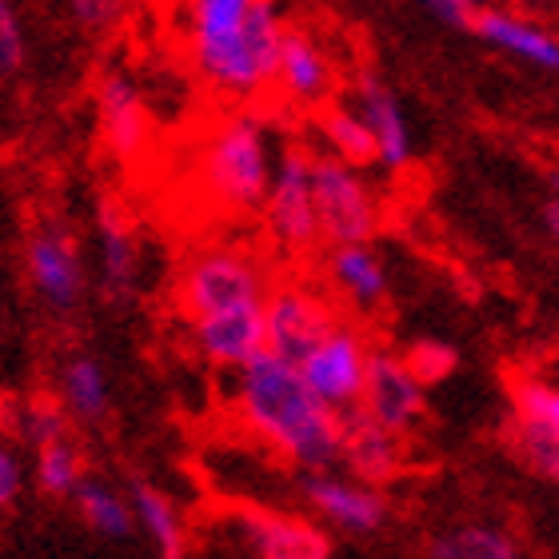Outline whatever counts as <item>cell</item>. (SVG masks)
Listing matches in <instances>:
<instances>
[{"label": "cell", "instance_id": "cell-1", "mask_svg": "<svg viewBox=\"0 0 559 559\" xmlns=\"http://www.w3.org/2000/svg\"><path fill=\"white\" fill-rule=\"evenodd\" d=\"M233 408L252 436L292 467H336L344 460V416L304 380L300 364L264 348L233 372Z\"/></svg>", "mask_w": 559, "mask_h": 559}, {"label": "cell", "instance_id": "cell-2", "mask_svg": "<svg viewBox=\"0 0 559 559\" xmlns=\"http://www.w3.org/2000/svg\"><path fill=\"white\" fill-rule=\"evenodd\" d=\"M188 60L224 100H257L276 84L288 21L280 0H180Z\"/></svg>", "mask_w": 559, "mask_h": 559}, {"label": "cell", "instance_id": "cell-3", "mask_svg": "<svg viewBox=\"0 0 559 559\" xmlns=\"http://www.w3.org/2000/svg\"><path fill=\"white\" fill-rule=\"evenodd\" d=\"M276 156L280 148L272 129L257 112H228L212 124L200 144V188L228 216H252L264 209Z\"/></svg>", "mask_w": 559, "mask_h": 559}, {"label": "cell", "instance_id": "cell-4", "mask_svg": "<svg viewBox=\"0 0 559 559\" xmlns=\"http://www.w3.org/2000/svg\"><path fill=\"white\" fill-rule=\"evenodd\" d=\"M269 276L260 269L257 257H248L245 248L212 245L192 252L176 280V300L188 312V320L221 308H240V304H264L269 300Z\"/></svg>", "mask_w": 559, "mask_h": 559}, {"label": "cell", "instance_id": "cell-5", "mask_svg": "<svg viewBox=\"0 0 559 559\" xmlns=\"http://www.w3.org/2000/svg\"><path fill=\"white\" fill-rule=\"evenodd\" d=\"M312 188L316 212H320V236L324 245H352V240H372L380 233V197L360 173V164H348L320 152L312 156Z\"/></svg>", "mask_w": 559, "mask_h": 559}, {"label": "cell", "instance_id": "cell-6", "mask_svg": "<svg viewBox=\"0 0 559 559\" xmlns=\"http://www.w3.org/2000/svg\"><path fill=\"white\" fill-rule=\"evenodd\" d=\"M300 496L320 524L348 539H368L384 532L388 515H392L380 484L352 476V472L344 476L336 467H304Z\"/></svg>", "mask_w": 559, "mask_h": 559}, {"label": "cell", "instance_id": "cell-7", "mask_svg": "<svg viewBox=\"0 0 559 559\" xmlns=\"http://www.w3.org/2000/svg\"><path fill=\"white\" fill-rule=\"evenodd\" d=\"M264 228L284 252H308L320 236V212H316V188H312V152L300 144H284L276 156L269 197H264Z\"/></svg>", "mask_w": 559, "mask_h": 559}, {"label": "cell", "instance_id": "cell-8", "mask_svg": "<svg viewBox=\"0 0 559 559\" xmlns=\"http://www.w3.org/2000/svg\"><path fill=\"white\" fill-rule=\"evenodd\" d=\"M368 360H372V344L360 328L348 320H336L324 336L316 340L312 348L304 352L300 372L308 380L316 396L324 400L328 408L348 416L360 408L364 384H368Z\"/></svg>", "mask_w": 559, "mask_h": 559}, {"label": "cell", "instance_id": "cell-9", "mask_svg": "<svg viewBox=\"0 0 559 559\" xmlns=\"http://www.w3.org/2000/svg\"><path fill=\"white\" fill-rule=\"evenodd\" d=\"M24 276L33 284L45 308L52 312H76L88 292V269L76 240L60 224H40L24 240Z\"/></svg>", "mask_w": 559, "mask_h": 559}, {"label": "cell", "instance_id": "cell-10", "mask_svg": "<svg viewBox=\"0 0 559 559\" xmlns=\"http://www.w3.org/2000/svg\"><path fill=\"white\" fill-rule=\"evenodd\" d=\"M240 551L257 559H328L332 536L324 524H312L308 515L272 512V508H240L228 520Z\"/></svg>", "mask_w": 559, "mask_h": 559}, {"label": "cell", "instance_id": "cell-11", "mask_svg": "<svg viewBox=\"0 0 559 559\" xmlns=\"http://www.w3.org/2000/svg\"><path fill=\"white\" fill-rule=\"evenodd\" d=\"M336 324L332 304L308 284H276L269 288L264 300V332H269V348L300 364L304 352Z\"/></svg>", "mask_w": 559, "mask_h": 559}, {"label": "cell", "instance_id": "cell-12", "mask_svg": "<svg viewBox=\"0 0 559 559\" xmlns=\"http://www.w3.org/2000/svg\"><path fill=\"white\" fill-rule=\"evenodd\" d=\"M428 388L416 372L408 368L404 356L384 348H372V360H368V384H364L360 408L372 419H380L384 428L408 436L416 428L424 412H428Z\"/></svg>", "mask_w": 559, "mask_h": 559}, {"label": "cell", "instance_id": "cell-13", "mask_svg": "<svg viewBox=\"0 0 559 559\" xmlns=\"http://www.w3.org/2000/svg\"><path fill=\"white\" fill-rule=\"evenodd\" d=\"M96 132L117 160H136L140 152L148 148V96L129 72L112 69L96 81Z\"/></svg>", "mask_w": 559, "mask_h": 559}, {"label": "cell", "instance_id": "cell-14", "mask_svg": "<svg viewBox=\"0 0 559 559\" xmlns=\"http://www.w3.org/2000/svg\"><path fill=\"white\" fill-rule=\"evenodd\" d=\"M192 348L204 364L236 372L257 352L269 348L264 332V304H240V308H221V312L197 316L192 320Z\"/></svg>", "mask_w": 559, "mask_h": 559}, {"label": "cell", "instance_id": "cell-15", "mask_svg": "<svg viewBox=\"0 0 559 559\" xmlns=\"http://www.w3.org/2000/svg\"><path fill=\"white\" fill-rule=\"evenodd\" d=\"M332 84H336V69H332V57L324 52V45L308 28H288L280 40L276 84L272 88L296 108H320L328 105Z\"/></svg>", "mask_w": 559, "mask_h": 559}, {"label": "cell", "instance_id": "cell-16", "mask_svg": "<svg viewBox=\"0 0 559 559\" xmlns=\"http://www.w3.org/2000/svg\"><path fill=\"white\" fill-rule=\"evenodd\" d=\"M356 108L364 112L368 129L376 136V164L384 173H404L416 156V140H412L408 112L400 105L392 84H384L376 72H364L356 81Z\"/></svg>", "mask_w": 559, "mask_h": 559}, {"label": "cell", "instance_id": "cell-17", "mask_svg": "<svg viewBox=\"0 0 559 559\" xmlns=\"http://www.w3.org/2000/svg\"><path fill=\"white\" fill-rule=\"evenodd\" d=\"M140 280V240L117 204L96 212V284L105 300H129Z\"/></svg>", "mask_w": 559, "mask_h": 559}, {"label": "cell", "instance_id": "cell-18", "mask_svg": "<svg viewBox=\"0 0 559 559\" xmlns=\"http://www.w3.org/2000/svg\"><path fill=\"white\" fill-rule=\"evenodd\" d=\"M472 33L488 48L503 52V57L524 60V64H532L539 72H559V36L551 28H544V24L500 9H479L476 21H472Z\"/></svg>", "mask_w": 559, "mask_h": 559}, {"label": "cell", "instance_id": "cell-19", "mask_svg": "<svg viewBox=\"0 0 559 559\" xmlns=\"http://www.w3.org/2000/svg\"><path fill=\"white\" fill-rule=\"evenodd\" d=\"M344 464L352 476L384 484L400 472L404 464V436L384 428L380 419H372L364 408L344 416Z\"/></svg>", "mask_w": 559, "mask_h": 559}, {"label": "cell", "instance_id": "cell-20", "mask_svg": "<svg viewBox=\"0 0 559 559\" xmlns=\"http://www.w3.org/2000/svg\"><path fill=\"white\" fill-rule=\"evenodd\" d=\"M328 280L344 304L376 312L388 300V269L384 257L376 252L368 240H352V245H332L328 252Z\"/></svg>", "mask_w": 559, "mask_h": 559}, {"label": "cell", "instance_id": "cell-21", "mask_svg": "<svg viewBox=\"0 0 559 559\" xmlns=\"http://www.w3.org/2000/svg\"><path fill=\"white\" fill-rule=\"evenodd\" d=\"M72 508L81 515V524L88 527L96 539H105V544H124V539H132L140 532L129 491L112 488V484L100 476L81 479V488L72 491Z\"/></svg>", "mask_w": 559, "mask_h": 559}, {"label": "cell", "instance_id": "cell-22", "mask_svg": "<svg viewBox=\"0 0 559 559\" xmlns=\"http://www.w3.org/2000/svg\"><path fill=\"white\" fill-rule=\"evenodd\" d=\"M129 500L132 512H136L140 536L148 539L152 551L164 559H180L188 551V527L185 515L168 500V491H160L148 479H132L129 484Z\"/></svg>", "mask_w": 559, "mask_h": 559}, {"label": "cell", "instance_id": "cell-23", "mask_svg": "<svg viewBox=\"0 0 559 559\" xmlns=\"http://www.w3.org/2000/svg\"><path fill=\"white\" fill-rule=\"evenodd\" d=\"M60 404L69 416H76L81 424H105L108 408H112V384H108L105 364L96 356H69L60 364Z\"/></svg>", "mask_w": 559, "mask_h": 559}, {"label": "cell", "instance_id": "cell-24", "mask_svg": "<svg viewBox=\"0 0 559 559\" xmlns=\"http://www.w3.org/2000/svg\"><path fill=\"white\" fill-rule=\"evenodd\" d=\"M512 412L515 428L536 431L559 443V380L524 372L512 380Z\"/></svg>", "mask_w": 559, "mask_h": 559}, {"label": "cell", "instance_id": "cell-25", "mask_svg": "<svg viewBox=\"0 0 559 559\" xmlns=\"http://www.w3.org/2000/svg\"><path fill=\"white\" fill-rule=\"evenodd\" d=\"M36 452V464H33V479L40 496L48 500H72V491L81 488L84 479V455L81 448L69 440V436H60V440H48Z\"/></svg>", "mask_w": 559, "mask_h": 559}, {"label": "cell", "instance_id": "cell-26", "mask_svg": "<svg viewBox=\"0 0 559 559\" xmlns=\"http://www.w3.org/2000/svg\"><path fill=\"white\" fill-rule=\"evenodd\" d=\"M431 559H515L524 556L520 544H515L508 532L500 527H484V524H467V527H452L428 544Z\"/></svg>", "mask_w": 559, "mask_h": 559}, {"label": "cell", "instance_id": "cell-27", "mask_svg": "<svg viewBox=\"0 0 559 559\" xmlns=\"http://www.w3.org/2000/svg\"><path fill=\"white\" fill-rule=\"evenodd\" d=\"M320 136H324V148L332 156L348 164H376V136L368 129V120H364L360 108H324V117H320Z\"/></svg>", "mask_w": 559, "mask_h": 559}, {"label": "cell", "instance_id": "cell-28", "mask_svg": "<svg viewBox=\"0 0 559 559\" xmlns=\"http://www.w3.org/2000/svg\"><path fill=\"white\" fill-rule=\"evenodd\" d=\"M28 57V33L16 0H0V81H9L24 69Z\"/></svg>", "mask_w": 559, "mask_h": 559}, {"label": "cell", "instance_id": "cell-29", "mask_svg": "<svg viewBox=\"0 0 559 559\" xmlns=\"http://www.w3.org/2000/svg\"><path fill=\"white\" fill-rule=\"evenodd\" d=\"M404 360H408L412 372L424 380V388L443 384V380L460 368V356H455V348H452V344H440V340H419V344H412V348L404 352Z\"/></svg>", "mask_w": 559, "mask_h": 559}, {"label": "cell", "instance_id": "cell-30", "mask_svg": "<svg viewBox=\"0 0 559 559\" xmlns=\"http://www.w3.org/2000/svg\"><path fill=\"white\" fill-rule=\"evenodd\" d=\"M512 448H515V455H520V464H524L527 472H536V476L548 479V484H559V443L556 440L536 436V431L515 428Z\"/></svg>", "mask_w": 559, "mask_h": 559}, {"label": "cell", "instance_id": "cell-31", "mask_svg": "<svg viewBox=\"0 0 559 559\" xmlns=\"http://www.w3.org/2000/svg\"><path fill=\"white\" fill-rule=\"evenodd\" d=\"M124 9H129V0H64L69 21L81 33H112L124 21Z\"/></svg>", "mask_w": 559, "mask_h": 559}, {"label": "cell", "instance_id": "cell-32", "mask_svg": "<svg viewBox=\"0 0 559 559\" xmlns=\"http://www.w3.org/2000/svg\"><path fill=\"white\" fill-rule=\"evenodd\" d=\"M21 431L33 448H40V443H48V440H60V436H69V412H64V404H60V408H52V404H33V408L24 412Z\"/></svg>", "mask_w": 559, "mask_h": 559}, {"label": "cell", "instance_id": "cell-33", "mask_svg": "<svg viewBox=\"0 0 559 559\" xmlns=\"http://www.w3.org/2000/svg\"><path fill=\"white\" fill-rule=\"evenodd\" d=\"M24 496V460L16 455V448L0 443V512L16 508Z\"/></svg>", "mask_w": 559, "mask_h": 559}, {"label": "cell", "instance_id": "cell-34", "mask_svg": "<svg viewBox=\"0 0 559 559\" xmlns=\"http://www.w3.org/2000/svg\"><path fill=\"white\" fill-rule=\"evenodd\" d=\"M419 4H424L436 21L452 24V28H472V21H476V12H479L476 0H419Z\"/></svg>", "mask_w": 559, "mask_h": 559}, {"label": "cell", "instance_id": "cell-35", "mask_svg": "<svg viewBox=\"0 0 559 559\" xmlns=\"http://www.w3.org/2000/svg\"><path fill=\"white\" fill-rule=\"evenodd\" d=\"M539 216H544V233L551 236L559 245V192H551L548 200H544V209H539Z\"/></svg>", "mask_w": 559, "mask_h": 559}, {"label": "cell", "instance_id": "cell-36", "mask_svg": "<svg viewBox=\"0 0 559 559\" xmlns=\"http://www.w3.org/2000/svg\"><path fill=\"white\" fill-rule=\"evenodd\" d=\"M551 192H559V173H556V176H551Z\"/></svg>", "mask_w": 559, "mask_h": 559}]
</instances>
